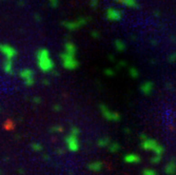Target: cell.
<instances>
[{"mask_svg": "<svg viewBox=\"0 0 176 175\" xmlns=\"http://www.w3.org/2000/svg\"><path fill=\"white\" fill-rule=\"evenodd\" d=\"M36 58H37V64L43 72H49L54 69V61L51 58L50 52L46 49L42 48L40 50L37 51L36 54Z\"/></svg>", "mask_w": 176, "mask_h": 175, "instance_id": "1", "label": "cell"}, {"mask_svg": "<svg viewBox=\"0 0 176 175\" xmlns=\"http://www.w3.org/2000/svg\"><path fill=\"white\" fill-rule=\"evenodd\" d=\"M61 63L64 68L69 69V70H75L78 67V60L76 59V55H72L66 52H62L60 54Z\"/></svg>", "mask_w": 176, "mask_h": 175, "instance_id": "2", "label": "cell"}, {"mask_svg": "<svg viewBox=\"0 0 176 175\" xmlns=\"http://www.w3.org/2000/svg\"><path fill=\"white\" fill-rule=\"evenodd\" d=\"M0 52L2 53V55L8 59H14L17 55V51L14 48L11 47L10 44H0Z\"/></svg>", "mask_w": 176, "mask_h": 175, "instance_id": "3", "label": "cell"}, {"mask_svg": "<svg viewBox=\"0 0 176 175\" xmlns=\"http://www.w3.org/2000/svg\"><path fill=\"white\" fill-rule=\"evenodd\" d=\"M87 21H88V18H79L78 20H75V21H66V22H63L62 24H63L68 30H70V31H74V30L79 29L81 25L86 24Z\"/></svg>", "mask_w": 176, "mask_h": 175, "instance_id": "4", "label": "cell"}, {"mask_svg": "<svg viewBox=\"0 0 176 175\" xmlns=\"http://www.w3.org/2000/svg\"><path fill=\"white\" fill-rule=\"evenodd\" d=\"M106 16L110 21H118L122 18V13L119 11V10H115V9H110L107 10L106 12Z\"/></svg>", "mask_w": 176, "mask_h": 175, "instance_id": "5", "label": "cell"}, {"mask_svg": "<svg viewBox=\"0 0 176 175\" xmlns=\"http://www.w3.org/2000/svg\"><path fill=\"white\" fill-rule=\"evenodd\" d=\"M20 76L22 78L26 79V82L28 85H31L33 83V72L30 69H26V70H22L20 72Z\"/></svg>", "mask_w": 176, "mask_h": 175, "instance_id": "6", "label": "cell"}, {"mask_svg": "<svg viewBox=\"0 0 176 175\" xmlns=\"http://www.w3.org/2000/svg\"><path fill=\"white\" fill-rule=\"evenodd\" d=\"M13 59H8L6 58L4 62H3V69L6 71V73H13Z\"/></svg>", "mask_w": 176, "mask_h": 175, "instance_id": "7", "label": "cell"}, {"mask_svg": "<svg viewBox=\"0 0 176 175\" xmlns=\"http://www.w3.org/2000/svg\"><path fill=\"white\" fill-rule=\"evenodd\" d=\"M64 52L72 54V55H76L75 44L72 43V42H66V44H64Z\"/></svg>", "mask_w": 176, "mask_h": 175, "instance_id": "8", "label": "cell"}, {"mask_svg": "<svg viewBox=\"0 0 176 175\" xmlns=\"http://www.w3.org/2000/svg\"><path fill=\"white\" fill-rule=\"evenodd\" d=\"M116 1H117L118 3H121V4L130 6V8H137L136 0H116Z\"/></svg>", "mask_w": 176, "mask_h": 175, "instance_id": "9", "label": "cell"}, {"mask_svg": "<svg viewBox=\"0 0 176 175\" xmlns=\"http://www.w3.org/2000/svg\"><path fill=\"white\" fill-rule=\"evenodd\" d=\"M115 48L117 49L118 51H124V49H126V45H124V43L122 42V41L120 40H116L115 41Z\"/></svg>", "mask_w": 176, "mask_h": 175, "instance_id": "10", "label": "cell"}, {"mask_svg": "<svg viewBox=\"0 0 176 175\" xmlns=\"http://www.w3.org/2000/svg\"><path fill=\"white\" fill-rule=\"evenodd\" d=\"M49 2L53 8H56L58 6V0H49Z\"/></svg>", "mask_w": 176, "mask_h": 175, "instance_id": "11", "label": "cell"}, {"mask_svg": "<svg viewBox=\"0 0 176 175\" xmlns=\"http://www.w3.org/2000/svg\"><path fill=\"white\" fill-rule=\"evenodd\" d=\"M131 74H134V77H136V76H137V72H136V70L135 69H131Z\"/></svg>", "mask_w": 176, "mask_h": 175, "instance_id": "12", "label": "cell"}, {"mask_svg": "<svg viewBox=\"0 0 176 175\" xmlns=\"http://www.w3.org/2000/svg\"><path fill=\"white\" fill-rule=\"evenodd\" d=\"M97 4V0H92V6H95Z\"/></svg>", "mask_w": 176, "mask_h": 175, "instance_id": "13", "label": "cell"}, {"mask_svg": "<svg viewBox=\"0 0 176 175\" xmlns=\"http://www.w3.org/2000/svg\"><path fill=\"white\" fill-rule=\"evenodd\" d=\"M92 35L94 36V37H98V33L94 32V33H92Z\"/></svg>", "mask_w": 176, "mask_h": 175, "instance_id": "14", "label": "cell"}]
</instances>
